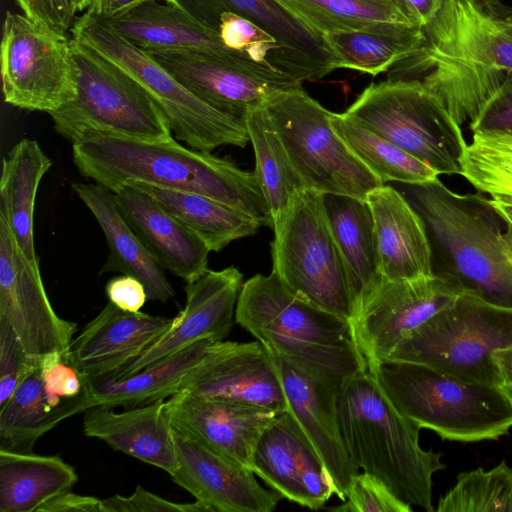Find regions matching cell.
Listing matches in <instances>:
<instances>
[{
  "instance_id": "obj_31",
  "label": "cell",
  "mask_w": 512,
  "mask_h": 512,
  "mask_svg": "<svg viewBox=\"0 0 512 512\" xmlns=\"http://www.w3.org/2000/svg\"><path fill=\"white\" fill-rule=\"evenodd\" d=\"M214 343L209 339L195 342L126 378L88 379L95 406L131 408L170 398L181 390Z\"/></svg>"
},
{
  "instance_id": "obj_4",
  "label": "cell",
  "mask_w": 512,
  "mask_h": 512,
  "mask_svg": "<svg viewBox=\"0 0 512 512\" xmlns=\"http://www.w3.org/2000/svg\"><path fill=\"white\" fill-rule=\"evenodd\" d=\"M341 437L353 464L383 481L403 502L428 512L441 453L419 444L421 427L400 413L369 370L348 378L337 397Z\"/></svg>"
},
{
  "instance_id": "obj_37",
  "label": "cell",
  "mask_w": 512,
  "mask_h": 512,
  "mask_svg": "<svg viewBox=\"0 0 512 512\" xmlns=\"http://www.w3.org/2000/svg\"><path fill=\"white\" fill-rule=\"evenodd\" d=\"M319 35L417 26L397 0H273Z\"/></svg>"
},
{
  "instance_id": "obj_28",
  "label": "cell",
  "mask_w": 512,
  "mask_h": 512,
  "mask_svg": "<svg viewBox=\"0 0 512 512\" xmlns=\"http://www.w3.org/2000/svg\"><path fill=\"white\" fill-rule=\"evenodd\" d=\"M206 26L218 31L220 15L232 12L246 17L270 33L311 75L323 78L337 69L323 37L273 0H175Z\"/></svg>"
},
{
  "instance_id": "obj_41",
  "label": "cell",
  "mask_w": 512,
  "mask_h": 512,
  "mask_svg": "<svg viewBox=\"0 0 512 512\" xmlns=\"http://www.w3.org/2000/svg\"><path fill=\"white\" fill-rule=\"evenodd\" d=\"M438 512H512V467L504 460L490 470L462 472L438 501Z\"/></svg>"
},
{
  "instance_id": "obj_26",
  "label": "cell",
  "mask_w": 512,
  "mask_h": 512,
  "mask_svg": "<svg viewBox=\"0 0 512 512\" xmlns=\"http://www.w3.org/2000/svg\"><path fill=\"white\" fill-rule=\"evenodd\" d=\"M379 274L390 280L432 275L431 249L421 217L400 190L381 185L367 194Z\"/></svg>"
},
{
  "instance_id": "obj_3",
  "label": "cell",
  "mask_w": 512,
  "mask_h": 512,
  "mask_svg": "<svg viewBox=\"0 0 512 512\" xmlns=\"http://www.w3.org/2000/svg\"><path fill=\"white\" fill-rule=\"evenodd\" d=\"M402 185L400 192L424 223L432 274L461 294L512 309V257L491 199L454 193L439 178Z\"/></svg>"
},
{
  "instance_id": "obj_21",
  "label": "cell",
  "mask_w": 512,
  "mask_h": 512,
  "mask_svg": "<svg viewBox=\"0 0 512 512\" xmlns=\"http://www.w3.org/2000/svg\"><path fill=\"white\" fill-rule=\"evenodd\" d=\"M173 437L178 468L172 480L212 512H272L283 499L263 488L250 469L174 426Z\"/></svg>"
},
{
  "instance_id": "obj_22",
  "label": "cell",
  "mask_w": 512,
  "mask_h": 512,
  "mask_svg": "<svg viewBox=\"0 0 512 512\" xmlns=\"http://www.w3.org/2000/svg\"><path fill=\"white\" fill-rule=\"evenodd\" d=\"M167 408L175 428L251 471L256 444L280 413L183 391L168 398Z\"/></svg>"
},
{
  "instance_id": "obj_7",
  "label": "cell",
  "mask_w": 512,
  "mask_h": 512,
  "mask_svg": "<svg viewBox=\"0 0 512 512\" xmlns=\"http://www.w3.org/2000/svg\"><path fill=\"white\" fill-rule=\"evenodd\" d=\"M512 346V309L460 294L410 333L386 360L426 365L452 377L501 386L494 354Z\"/></svg>"
},
{
  "instance_id": "obj_33",
  "label": "cell",
  "mask_w": 512,
  "mask_h": 512,
  "mask_svg": "<svg viewBox=\"0 0 512 512\" xmlns=\"http://www.w3.org/2000/svg\"><path fill=\"white\" fill-rule=\"evenodd\" d=\"M328 222L342 256L354 306L379 274L374 222L366 200L323 194Z\"/></svg>"
},
{
  "instance_id": "obj_13",
  "label": "cell",
  "mask_w": 512,
  "mask_h": 512,
  "mask_svg": "<svg viewBox=\"0 0 512 512\" xmlns=\"http://www.w3.org/2000/svg\"><path fill=\"white\" fill-rule=\"evenodd\" d=\"M460 294L433 274L400 280L379 275L356 302L350 319L354 342L368 369L386 360L410 333Z\"/></svg>"
},
{
  "instance_id": "obj_46",
  "label": "cell",
  "mask_w": 512,
  "mask_h": 512,
  "mask_svg": "<svg viewBox=\"0 0 512 512\" xmlns=\"http://www.w3.org/2000/svg\"><path fill=\"white\" fill-rule=\"evenodd\" d=\"M34 22L66 35L76 20L71 0H14Z\"/></svg>"
},
{
  "instance_id": "obj_47",
  "label": "cell",
  "mask_w": 512,
  "mask_h": 512,
  "mask_svg": "<svg viewBox=\"0 0 512 512\" xmlns=\"http://www.w3.org/2000/svg\"><path fill=\"white\" fill-rule=\"evenodd\" d=\"M105 292L109 302L129 312H138L148 300L142 282L125 274L110 279L106 284Z\"/></svg>"
},
{
  "instance_id": "obj_36",
  "label": "cell",
  "mask_w": 512,
  "mask_h": 512,
  "mask_svg": "<svg viewBox=\"0 0 512 512\" xmlns=\"http://www.w3.org/2000/svg\"><path fill=\"white\" fill-rule=\"evenodd\" d=\"M67 418L51 405L44 390L40 362L34 361L0 406V449L30 453L42 435Z\"/></svg>"
},
{
  "instance_id": "obj_23",
  "label": "cell",
  "mask_w": 512,
  "mask_h": 512,
  "mask_svg": "<svg viewBox=\"0 0 512 512\" xmlns=\"http://www.w3.org/2000/svg\"><path fill=\"white\" fill-rule=\"evenodd\" d=\"M172 321L140 311H125L108 302L73 338L67 358L87 379L113 375L154 344Z\"/></svg>"
},
{
  "instance_id": "obj_6",
  "label": "cell",
  "mask_w": 512,
  "mask_h": 512,
  "mask_svg": "<svg viewBox=\"0 0 512 512\" xmlns=\"http://www.w3.org/2000/svg\"><path fill=\"white\" fill-rule=\"evenodd\" d=\"M71 32L72 39L88 46L145 89L164 113L177 140L208 152L223 145L247 146L250 139L243 120L200 99L105 21L84 12L76 18Z\"/></svg>"
},
{
  "instance_id": "obj_38",
  "label": "cell",
  "mask_w": 512,
  "mask_h": 512,
  "mask_svg": "<svg viewBox=\"0 0 512 512\" xmlns=\"http://www.w3.org/2000/svg\"><path fill=\"white\" fill-rule=\"evenodd\" d=\"M255 153V174L273 220L293 196L307 188L294 168L262 105L243 119Z\"/></svg>"
},
{
  "instance_id": "obj_16",
  "label": "cell",
  "mask_w": 512,
  "mask_h": 512,
  "mask_svg": "<svg viewBox=\"0 0 512 512\" xmlns=\"http://www.w3.org/2000/svg\"><path fill=\"white\" fill-rule=\"evenodd\" d=\"M105 22L119 35L146 52L200 51L229 60L254 76L287 88L301 84L273 67L258 64L227 48L217 30L206 26L174 2L151 0Z\"/></svg>"
},
{
  "instance_id": "obj_11",
  "label": "cell",
  "mask_w": 512,
  "mask_h": 512,
  "mask_svg": "<svg viewBox=\"0 0 512 512\" xmlns=\"http://www.w3.org/2000/svg\"><path fill=\"white\" fill-rule=\"evenodd\" d=\"M262 106L307 188L366 200L383 185L334 131L332 112L301 85L276 90Z\"/></svg>"
},
{
  "instance_id": "obj_12",
  "label": "cell",
  "mask_w": 512,
  "mask_h": 512,
  "mask_svg": "<svg viewBox=\"0 0 512 512\" xmlns=\"http://www.w3.org/2000/svg\"><path fill=\"white\" fill-rule=\"evenodd\" d=\"M0 59L6 103L50 114L75 99L72 44L66 35L7 11Z\"/></svg>"
},
{
  "instance_id": "obj_39",
  "label": "cell",
  "mask_w": 512,
  "mask_h": 512,
  "mask_svg": "<svg viewBox=\"0 0 512 512\" xmlns=\"http://www.w3.org/2000/svg\"><path fill=\"white\" fill-rule=\"evenodd\" d=\"M334 131L352 153L384 184H422L438 178L424 162L360 125L345 113H331Z\"/></svg>"
},
{
  "instance_id": "obj_18",
  "label": "cell",
  "mask_w": 512,
  "mask_h": 512,
  "mask_svg": "<svg viewBox=\"0 0 512 512\" xmlns=\"http://www.w3.org/2000/svg\"><path fill=\"white\" fill-rule=\"evenodd\" d=\"M269 352L279 374L288 411L319 454L334 495L346 501L350 482L360 470L351 461L339 428L337 397L343 383L306 370Z\"/></svg>"
},
{
  "instance_id": "obj_52",
  "label": "cell",
  "mask_w": 512,
  "mask_h": 512,
  "mask_svg": "<svg viewBox=\"0 0 512 512\" xmlns=\"http://www.w3.org/2000/svg\"><path fill=\"white\" fill-rule=\"evenodd\" d=\"M71 1H72L73 7H74L76 13L82 12L85 0H71Z\"/></svg>"
},
{
  "instance_id": "obj_30",
  "label": "cell",
  "mask_w": 512,
  "mask_h": 512,
  "mask_svg": "<svg viewBox=\"0 0 512 512\" xmlns=\"http://www.w3.org/2000/svg\"><path fill=\"white\" fill-rule=\"evenodd\" d=\"M52 162L36 140L22 139L3 157L0 218L9 226L20 250L40 268L34 245V206L38 187Z\"/></svg>"
},
{
  "instance_id": "obj_43",
  "label": "cell",
  "mask_w": 512,
  "mask_h": 512,
  "mask_svg": "<svg viewBox=\"0 0 512 512\" xmlns=\"http://www.w3.org/2000/svg\"><path fill=\"white\" fill-rule=\"evenodd\" d=\"M33 362L11 326L0 318V406L12 395Z\"/></svg>"
},
{
  "instance_id": "obj_14",
  "label": "cell",
  "mask_w": 512,
  "mask_h": 512,
  "mask_svg": "<svg viewBox=\"0 0 512 512\" xmlns=\"http://www.w3.org/2000/svg\"><path fill=\"white\" fill-rule=\"evenodd\" d=\"M0 318L14 330L32 361L40 362L48 354L66 351L77 331L76 323L55 312L40 268L28 261L1 218Z\"/></svg>"
},
{
  "instance_id": "obj_2",
  "label": "cell",
  "mask_w": 512,
  "mask_h": 512,
  "mask_svg": "<svg viewBox=\"0 0 512 512\" xmlns=\"http://www.w3.org/2000/svg\"><path fill=\"white\" fill-rule=\"evenodd\" d=\"M80 174L115 192L144 182L210 197L272 228V216L255 172L232 161L183 146L173 137L145 141L92 132L72 143Z\"/></svg>"
},
{
  "instance_id": "obj_32",
  "label": "cell",
  "mask_w": 512,
  "mask_h": 512,
  "mask_svg": "<svg viewBox=\"0 0 512 512\" xmlns=\"http://www.w3.org/2000/svg\"><path fill=\"white\" fill-rule=\"evenodd\" d=\"M77 481L74 467L59 456L0 449V512H37Z\"/></svg>"
},
{
  "instance_id": "obj_40",
  "label": "cell",
  "mask_w": 512,
  "mask_h": 512,
  "mask_svg": "<svg viewBox=\"0 0 512 512\" xmlns=\"http://www.w3.org/2000/svg\"><path fill=\"white\" fill-rule=\"evenodd\" d=\"M460 166V175L479 192L512 200V132L473 133Z\"/></svg>"
},
{
  "instance_id": "obj_25",
  "label": "cell",
  "mask_w": 512,
  "mask_h": 512,
  "mask_svg": "<svg viewBox=\"0 0 512 512\" xmlns=\"http://www.w3.org/2000/svg\"><path fill=\"white\" fill-rule=\"evenodd\" d=\"M147 53L200 99L241 120L248 111L262 105L270 94L287 88L204 52L156 50Z\"/></svg>"
},
{
  "instance_id": "obj_5",
  "label": "cell",
  "mask_w": 512,
  "mask_h": 512,
  "mask_svg": "<svg viewBox=\"0 0 512 512\" xmlns=\"http://www.w3.org/2000/svg\"><path fill=\"white\" fill-rule=\"evenodd\" d=\"M393 406L442 439L495 440L512 427L501 386L464 381L423 364L384 360L370 370Z\"/></svg>"
},
{
  "instance_id": "obj_53",
  "label": "cell",
  "mask_w": 512,
  "mask_h": 512,
  "mask_svg": "<svg viewBox=\"0 0 512 512\" xmlns=\"http://www.w3.org/2000/svg\"><path fill=\"white\" fill-rule=\"evenodd\" d=\"M501 388H502L504 394L507 396L508 400L510 401V403L512 405V387L511 386L502 385Z\"/></svg>"
},
{
  "instance_id": "obj_15",
  "label": "cell",
  "mask_w": 512,
  "mask_h": 512,
  "mask_svg": "<svg viewBox=\"0 0 512 512\" xmlns=\"http://www.w3.org/2000/svg\"><path fill=\"white\" fill-rule=\"evenodd\" d=\"M235 321L260 342L277 338L331 346L355 343L347 319L301 298L273 272L242 284Z\"/></svg>"
},
{
  "instance_id": "obj_1",
  "label": "cell",
  "mask_w": 512,
  "mask_h": 512,
  "mask_svg": "<svg viewBox=\"0 0 512 512\" xmlns=\"http://www.w3.org/2000/svg\"><path fill=\"white\" fill-rule=\"evenodd\" d=\"M422 40L388 79L419 80L462 125L512 74V7L500 0H443Z\"/></svg>"
},
{
  "instance_id": "obj_19",
  "label": "cell",
  "mask_w": 512,
  "mask_h": 512,
  "mask_svg": "<svg viewBox=\"0 0 512 512\" xmlns=\"http://www.w3.org/2000/svg\"><path fill=\"white\" fill-rule=\"evenodd\" d=\"M242 279V273L231 266L218 271L208 269L196 280L187 282L185 307L173 318L170 328L140 356L109 376L129 377L201 340L224 341L233 326Z\"/></svg>"
},
{
  "instance_id": "obj_42",
  "label": "cell",
  "mask_w": 512,
  "mask_h": 512,
  "mask_svg": "<svg viewBox=\"0 0 512 512\" xmlns=\"http://www.w3.org/2000/svg\"><path fill=\"white\" fill-rule=\"evenodd\" d=\"M336 512H411V505L400 500L376 476L358 472L348 487L346 502L328 508Z\"/></svg>"
},
{
  "instance_id": "obj_45",
  "label": "cell",
  "mask_w": 512,
  "mask_h": 512,
  "mask_svg": "<svg viewBox=\"0 0 512 512\" xmlns=\"http://www.w3.org/2000/svg\"><path fill=\"white\" fill-rule=\"evenodd\" d=\"M470 130L512 132V74L499 86L469 123Z\"/></svg>"
},
{
  "instance_id": "obj_17",
  "label": "cell",
  "mask_w": 512,
  "mask_h": 512,
  "mask_svg": "<svg viewBox=\"0 0 512 512\" xmlns=\"http://www.w3.org/2000/svg\"><path fill=\"white\" fill-rule=\"evenodd\" d=\"M181 391L277 412L288 410L273 357L258 340L214 343L185 380Z\"/></svg>"
},
{
  "instance_id": "obj_51",
  "label": "cell",
  "mask_w": 512,
  "mask_h": 512,
  "mask_svg": "<svg viewBox=\"0 0 512 512\" xmlns=\"http://www.w3.org/2000/svg\"><path fill=\"white\" fill-rule=\"evenodd\" d=\"M502 385L512 387V346L494 354ZM501 385V386H502Z\"/></svg>"
},
{
  "instance_id": "obj_29",
  "label": "cell",
  "mask_w": 512,
  "mask_h": 512,
  "mask_svg": "<svg viewBox=\"0 0 512 512\" xmlns=\"http://www.w3.org/2000/svg\"><path fill=\"white\" fill-rule=\"evenodd\" d=\"M71 187L93 214L107 241L109 254L99 273L120 272L133 276L144 285L148 300H170L174 290L165 276V269L125 221L113 192L93 183L76 182Z\"/></svg>"
},
{
  "instance_id": "obj_8",
  "label": "cell",
  "mask_w": 512,
  "mask_h": 512,
  "mask_svg": "<svg viewBox=\"0 0 512 512\" xmlns=\"http://www.w3.org/2000/svg\"><path fill=\"white\" fill-rule=\"evenodd\" d=\"M272 228L271 272L301 298L350 322L354 299L323 194L297 192Z\"/></svg>"
},
{
  "instance_id": "obj_49",
  "label": "cell",
  "mask_w": 512,
  "mask_h": 512,
  "mask_svg": "<svg viewBox=\"0 0 512 512\" xmlns=\"http://www.w3.org/2000/svg\"><path fill=\"white\" fill-rule=\"evenodd\" d=\"M148 1L151 0H85L82 12L90 13L99 19L108 21L120 17ZM162 1L177 3L175 0Z\"/></svg>"
},
{
  "instance_id": "obj_20",
  "label": "cell",
  "mask_w": 512,
  "mask_h": 512,
  "mask_svg": "<svg viewBox=\"0 0 512 512\" xmlns=\"http://www.w3.org/2000/svg\"><path fill=\"white\" fill-rule=\"evenodd\" d=\"M251 469L283 498L310 510L322 509L334 495L319 454L288 410L264 429Z\"/></svg>"
},
{
  "instance_id": "obj_27",
  "label": "cell",
  "mask_w": 512,
  "mask_h": 512,
  "mask_svg": "<svg viewBox=\"0 0 512 512\" xmlns=\"http://www.w3.org/2000/svg\"><path fill=\"white\" fill-rule=\"evenodd\" d=\"M83 431L169 475L178 468L167 401L157 400L116 412L98 405L85 411Z\"/></svg>"
},
{
  "instance_id": "obj_35",
  "label": "cell",
  "mask_w": 512,
  "mask_h": 512,
  "mask_svg": "<svg viewBox=\"0 0 512 512\" xmlns=\"http://www.w3.org/2000/svg\"><path fill=\"white\" fill-rule=\"evenodd\" d=\"M337 68L372 76L389 71L412 54L421 43V27L392 25L379 29L334 32L322 35Z\"/></svg>"
},
{
  "instance_id": "obj_44",
  "label": "cell",
  "mask_w": 512,
  "mask_h": 512,
  "mask_svg": "<svg viewBox=\"0 0 512 512\" xmlns=\"http://www.w3.org/2000/svg\"><path fill=\"white\" fill-rule=\"evenodd\" d=\"M104 512H212L196 500L194 503H176L137 486L130 496L114 495L102 500Z\"/></svg>"
},
{
  "instance_id": "obj_24",
  "label": "cell",
  "mask_w": 512,
  "mask_h": 512,
  "mask_svg": "<svg viewBox=\"0 0 512 512\" xmlns=\"http://www.w3.org/2000/svg\"><path fill=\"white\" fill-rule=\"evenodd\" d=\"M113 196L125 221L165 270L186 282L208 270L209 248L155 198L130 183Z\"/></svg>"
},
{
  "instance_id": "obj_48",
  "label": "cell",
  "mask_w": 512,
  "mask_h": 512,
  "mask_svg": "<svg viewBox=\"0 0 512 512\" xmlns=\"http://www.w3.org/2000/svg\"><path fill=\"white\" fill-rule=\"evenodd\" d=\"M37 512H104V509L101 499L69 490L43 504Z\"/></svg>"
},
{
  "instance_id": "obj_9",
  "label": "cell",
  "mask_w": 512,
  "mask_h": 512,
  "mask_svg": "<svg viewBox=\"0 0 512 512\" xmlns=\"http://www.w3.org/2000/svg\"><path fill=\"white\" fill-rule=\"evenodd\" d=\"M77 94L50 113L58 134L72 143L92 132L145 141L172 137L162 110L128 74L71 38Z\"/></svg>"
},
{
  "instance_id": "obj_34",
  "label": "cell",
  "mask_w": 512,
  "mask_h": 512,
  "mask_svg": "<svg viewBox=\"0 0 512 512\" xmlns=\"http://www.w3.org/2000/svg\"><path fill=\"white\" fill-rule=\"evenodd\" d=\"M155 198L169 213L219 252L234 240L254 235L262 224L253 217L210 197L128 182Z\"/></svg>"
},
{
  "instance_id": "obj_10",
  "label": "cell",
  "mask_w": 512,
  "mask_h": 512,
  "mask_svg": "<svg viewBox=\"0 0 512 512\" xmlns=\"http://www.w3.org/2000/svg\"><path fill=\"white\" fill-rule=\"evenodd\" d=\"M344 113L438 175H460L467 145L460 125L419 80L371 83Z\"/></svg>"
},
{
  "instance_id": "obj_50",
  "label": "cell",
  "mask_w": 512,
  "mask_h": 512,
  "mask_svg": "<svg viewBox=\"0 0 512 512\" xmlns=\"http://www.w3.org/2000/svg\"><path fill=\"white\" fill-rule=\"evenodd\" d=\"M443 0H397L406 15L419 27L425 26L436 14Z\"/></svg>"
}]
</instances>
